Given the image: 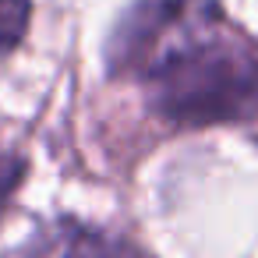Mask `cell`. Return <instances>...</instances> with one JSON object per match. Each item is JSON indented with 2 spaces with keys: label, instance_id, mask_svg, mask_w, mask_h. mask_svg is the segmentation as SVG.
Listing matches in <instances>:
<instances>
[{
  "label": "cell",
  "instance_id": "6da1fadb",
  "mask_svg": "<svg viewBox=\"0 0 258 258\" xmlns=\"http://www.w3.org/2000/svg\"><path fill=\"white\" fill-rule=\"evenodd\" d=\"M106 60L138 78L152 110L173 124L258 117V57L226 36L216 0H135L117 22Z\"/></svg>",
  "mask_w": 258,
  "mask_h": 258
},
{
  "label": "cell",
  "instance_id": "7a4b0ae2",
  "mask_svg": "<svg viewBox=\"0 0 258 258\" xmlns=\"http://www.w3.org/2000/svg\"><path fill=\"white\" fill-rule=\"evenodd\" d=\"M4 258H142L135 244L78 219H53Z\"/></svg>",
  "mask_w": 258,
  "mask_h": 258
},
{
  "label": "cell",
  "instance_id": "3957f363",
  "mask_svg": "<svg viewBox=\"0 0 258 258\" xmlns=\"http://www.w3.org/2000/svg\"><path fill=\"white\" fill-rule=\"evenodd\" d=\"M32 0H0V57H8L29 32Z\"/></svg>",
  "mask_w": 258,
  "mask_h": 258
},
{
  "label": "cell",
  "instance_id": "277c9868",
  "mask_svg": "<svg viewBox=\"0 0 258 258\" xmlns=\"http://www.w3.org/2000/svg\"><path fill=\"white\" fill-rule=\"evenodd\" d=\"M22 173H25V159H22V156L0 152V205H4V202L15 195V187H18Z\"/></svg>",
  "mask_w": 258,
  "mask_h": 258
}]
</instances>
